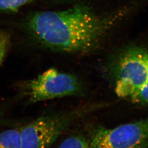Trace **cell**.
Instances as JSON below:
<instances>
[{"instance_id":"obj_3","label":"cell","mask_w":148,"mask_h":148,"mask_svg":"<svg viewBox=\"0 0 148 148\" xmlns=\"http://www.w3.org/2000/svg\"><path fill=\"white\" fill-rule=\"evenodd\" d=\"M90 148H147L148 120L121 124L114 129L98 127L92 130Z\"/></svg>"},{"instance_id":"obj_2","label":"cell","mask_w":148,"mask_h":148,"mask_svg":"<svg viewBox=\"0 0 148 148\" xmlns=\"http://www.w3.org/2000/svg\"><path fill=\"white\" fill-rule=\"evenodd\" d=\"M115 91L117 96L133 102L148 103L147 51L140 47L126 50L120 56L116 70Z\"/></svg>"},{"instance_id":"obj_1","label":"cell","mask_w":148,"mask_h":148,"mask_svg":"<svg viewBox=\"0 0 148 148\" xmlns=\"http://www.w3.org/2000/svg\"><path fill=\"white\" fill-rule=\"evenodd\" d=\"M116 20L78 5L63 11L35 13L27 25L34 38L45 47L60 52L84 53L98 45Z\"/></svg>"},{"instance_id":"obj_8","label":"cell","mask_w":148,"mask_h":148,"mask_svg":"<svg viewBox=\"0 0 148 148\" xmlns=\"http://www.w3.org/2000/svg\"><path fill=\"white\" fill-rule=\"evenodd\" d=\"M32 0H0V11L16 12L22 6Z\"/></svg>"},{"instance_id":"obj_4","label":"cell","mask_w":148,"mask_h":148,"mask_svg":"<svg viewBox=\"0 0 148 148\" xmlns=\"http://www.w3.org/2000/svg\"><path fill=\"white\" fill-rule=\"evenodd\" d=\"M73 113L41 116L20 129L22 148H49L73 123Z\"/></svg>"},{"instance_id":"obj_7","label":"cell","mask_w":148,"mask_h":148,"mask_svg":"<svg viewBox=\"0 0 148 148\" xmlns=\"http://www.w3.org/2000/svg\"><path fill=\"white\" fill-rule=\"evenodd\" d=\"M58 148H90L89 140L82 135L71 136L64 140Z\"/></svg>"},{"instance_id":"obj_5","label":"cell","mask_w":148,"mask_h":148,"mask_svg":"<svg viewBox=\"0 0 148 148\" xmlns=\"http://www.w3.org/2000/svg\"><path fill=\"white\" fill-rule=\"evenodd\" d=\"M80 82L74 75L50 68L30 82L27 94L36 102L78 95L81 92Z\"/></svg>"},{"instance_id":"obj_6","label":"cell","mask_w":148,"mask_h":148,"mask_svg":"<svg viewBox=\"0 0 148 148\" xmlns=\"http://www.w3.org/2000/svg\"><path fill=\"white\" fill-rule=\"evenodd\" d=\"M0 148H22L20 129L1 132Z\"/></svg>"}]
</instances>
